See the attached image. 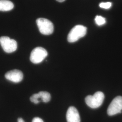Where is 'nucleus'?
<instances>
[{
	"label": "nucleus",
	"mask_w": 122,
	"mask_h": 122,
	"mask_svg": "<svg viewBox=\"0 0 122 122\" xmlns=\"http://www.w3.org/2000/svg\"><path fill=\"white\" fill-rule=\"evenodd\" d=\"M100 7L105 9H109L112 6V3L109 2H101L100 4Z\"/></svg>",
	"instance_id": "f8f14e48"
},
{
	"label": "nucleus",
	"mask_w": 122,
	"mask_h": 122,
	"mask_svg": "<svg viewBox=\"0 0 122 122\" xmlns=\"http://www.w3.org/2000/svg\"><path fill=\"white\" fill-rule=\"evenodd\" d=\"M32 122H44V121L41 118H39V117H35L34 118Z\"/></svg>",
	"instance_id": "ddd939ff"
},
{
	"label": "nucleus",
	"mask_w": 122,
	"mask_h": 122,
	"mask_svg": "<svg viewBox=\"0 0 122 122\" xmlns=\"http://www.w3.org/2000/svg\"><path fill=\"white\" fill-rule=\"evenodd\" d=\"M5 78L15 83H19L22 81L23 74L22 71L17 69H14L8 71L5 74Z\"/></svg>",
	"instance_id": "0eeeda50"
},
{
	"label": "nucleus",
	"mask_w": 122,
	"mask_h": 122,
	"mask_svg": "<svg viewBox=\"0 0 122 122\" xmlns=\"http://www.w3.org/2000/svg\"><path fill=\"white\" fill-rule=\"evenodd\" d=\"M66 118L67 122H81L80 116L77 109L71 106L67 111Z\"/></svg>",
	"instance_id": "1a4fd4ad"
},
{
	"label": "nucleus",
	"mask_w": 122,
	"mask_h": 122,
	"mask_svg": "<svg viewBox=\"0 0 122 122\" xmlns=\"http://www.w3.org/2000/svg\"><path fill=\"white\" fill-rule=\"evenodd\" d=\"M48 52L42 47H37L34 49L31 52L30 60L35 64L41 62L47 57Z\"/></svg>",
	"instance_id": "39448f33"
},
{
	"label": "nucleus",
	"mask_w": 122,
	"mask_h": 122,
	"mask_svg": "<svg viewBox=\"0 0 122 122\" xmlns=\"http://www.w3.org/2000/svg\"><path fill=\"white\" fill-rule=\"evenodd\" d=\"M0 44L5 52L9 53L15 51L17 48L16 41L7 36L0 38Z\"/></svg>",
	"instance_id": "20e7f679"
},
{
	"label": "nucleus",
	"mask_w": 122,
	"mask_h": 122,
	"mask_svg": "<svg viewBox=\"0 0 122 122\" xmlns=\"http://www.w3.org/2000/svg\"><path fill=\"white\" fill-rule=\"evenodd\" d=\"M105 99L103 92H98L93 96H88L85 98L86 105L92 109L98 108L102 105Z\"/></svg>",
	"instance_id": "f257e3e1"
},
{
	"label": "nucleus",
	"mask_w": 122,
	"mask_h": 122,
	"mask_svg": "<svg viewBox=\"0 0 122 122\" xmlns=\"http://www.w3.org/2000/svg\"><path fill=\"white\" fill-rule=\"evenodd\" d=\"M37 26L40 32L44 35H50L54 30V26L52 22L48 19L40 18L36 20Z\"/></svg>",
	"instance_id": "7ed1b4c3"
},
{
	"label": "nucleus",
	"mask_w": 122,
	"mask_h": 122,
	"mask_svg": "<svg viewBox=\"0 0 122 122\" xmlns=\"http://www.w3.org/2000/svg\"><path fill=\"white\" fill-rule=\"evenodd\" d=\"M18 122H25L22 118H19L18 119Z\"/></svg>",
	"instance_id": "4468645a"
},
{
	"label": "nucleus",
	"mask_w": 122,
	"mask_h": 122,
	"mask_svg": "<svg viewBox=\"0 0 122 122\" xmlns=\"http://www.w3.org/2000/svg\"><path fill=\"white\" fill-rule=\"evenodd\" d=\"M13 3L8 0H0V11H8L14 8Z\"/></svg>",
	"instance_id": "9d476101"
},
{
	"label": "nucleus",
	"mask_w": 122,
	"mask_h": 122,
	"mask_svg": "<svg viewBox=\"0 0 122 122\" xmlns=\"http://www.w3.org/2000/svg\"><path fill=\"white\" fill-rule=\"evenodd\" d=\"M51 95L50 93L47 92H40L38 94H34L31 96L30 100L31 101L35 104L39 103L40 100L43 101L44 103L48 102L51 100Z\"/></svg>",
	"instance_id": "6e6552de"
},
{
	"label": "nucleus",
	"mask_w": 122,
	"mask_h": 122,
	"mask_svg": "<svg viewBox=\"0 0 122 122\" xmlns=\"http://www.w3.org/2000/svg\"><path fill=\"white\" fill-rule=\"evenodd\" d=\"M57 1L59 2H63L65 0H56Z\"/></svg>",
	"instance_id": "2eb2a0df"
},
{
	"label": "nucleus",
	"mask_w": 122,
	"mask_h": 122,
	"mask_svg": "<svg viewBox=\"0 0 122 122\" xmlns=\"http://www.w3.org/2000/svg\"><path fill=\"white\" fill-rule=\"evenodd\" d=\"M122 110V97L118 96L114 98L109 105L107 109V113L109 116H113L121 113Z\"/></svg>",
	"instance_id": "423d86ee"
},
{
	"label": "nucleus",
	"mask_w": 122,
	"mask_h": 122,
	"mask_svg": "<svg viewBox=\"0 0 122 122\" xmlns=\"http://www.w3.org/2000/svg\"><path fill=\"white\" fill-rule=\"evenodd\" d=\"M95 22L98 25L100 26L106 23V20L105 18L100 15H97L95 18Z\"/></svg>",
	"instance_id": "9b49d317"
},
{
	"label": "nucleus",
	"mask_w": 122,
	"mask_h": 122,
	"mask_svg": "<svg viewBox=\"0 0 122 122\" xmlns=\"http://www.w3.org/2000/svg\"><path fill=\"white\" fill-rule=\"evenodd\" d=\"M86 32V27L81 25H77L70 31L67 36V40L70 43H74L84 37Z\"/></svg>",
	"instance_id": "f03ea898"
}]
</instances>
